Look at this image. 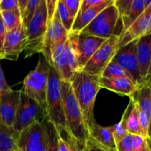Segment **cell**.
<instances>
[{
    "instance_id": "6da1fadb",
    "label": "cell",
    "mask_w": 151,
    "mask_h": 151,
    "mask_svg": "<svg viewBox=\"0 0 151 151\" xmlns=\"http://www.w3.org/2000/svg\"><path fill=\"white\" fill-rule=\"evenodd\" d=\"M100 77L90 75L83 71H77L72 75L70 83L77 102L80 106L87 130L94 122V107L99 90Z\"/></svg>"
},
{
    "instance_id": "7a4b0ae2",
    "label": "cell",
    "mask_w": 151,
    "mask_h": 151,
    "mask_svg": "<svg viewBox=\"0 0 151 151\" xmlns=\"http://www.w3.org/2000/svg\"><path fill=\"white\" fill-rule=\"evenodd\" d=\"M60 90L67 131L78 141L86 143L89 135L70 83L60 81Z\"/></svg>"
},
{
    "instance_id": "3957f363",
    "label": "cell",
    "mask_w": 151,
    "mask_h": 151,
    "mask_svg": "<svg viewBox=\"0 0 151 151\" xmlns=\"http://www.w3.org/2000/svg\"><path fill=\"white\" fill-rule=\"evenodd\" d=\"M46 112L47 118L55 125L58 132L67 131L60 90V80L55 69L51 66L49 67L46 94Z\"/></svg>"
},
{
    "instance_id": "277c9868",
    "label": "cell",
    "mask_w": 151,
    "mask_h": 151,
    "mask_svg": "<svg viewBox=\"0 0 151 151\" xmlns=\"http://www.w3.org/2000/svg\"><path fill=\"white\" fill-rule=\"evenodd\" d=\"M77 34L69 32L67 38L58 43L53 49L52 66L62 81L69 82L73 74L78 71L75 50Z\"/></svg>"
},
{
    "instance_id": "5b68a950",
    "label": "cell",
    "mask_w": 151,
    "mask_h": 151,
    "mask_svg": "<svg viewBox=\"0 0 151 151\" xmlns=\"http://www.w3.org/2000/svg\"><path fill=\"white\" fill-rule=\"evenodd\" d=\"M47 10L45 0H41L33 17L24 29L26 44L24 57L29 58L36 53H41L47 32Z\"/></svg>"
},
{
    "instance_id": "8992f818",
    "label": "cell",
    "mask_w": 151,
    "mask_h": 151,
    "mask_svg": "<svg viewBox=\"0 0 151 151\" xmlns=\"http://www.w3.org/2000/svg\"><path fill=\"white\" fill-rule=\"evenodd\" d=\"M49 67L44 58H40L37 66L24 79L22 92L38 103L46 110V94Z\"/></svg>"
},
{
    "instance_id": "52a82bcc",
    "label": "cell",
    "mask_w": 151,
    "mask_h": 151,
    "mask_svg": "<svg viewBox=\"0 0 151 151\" xmlns=\"http://www.w3.org/2000/svg\"><path fill=\"white\" fill-rule=\"evenodd\" d=\"M47 118L46 110L38 103L21 91L19 106L12 128L19 135L35 122H43Z\"/></svg>"
},
{
    "instance_id": "ba28073f",
    "label": "cell",
    "mask_w": 151,
    "mask_h": 151,
    "mask_svg": "<svg viewBox=\"0 0 151 151\" xmlns=\"http://www.w3.org/2000/svg\"><path fill=\"white\" fill-rule=\"evenodd\" d=\"M119 20V13L113 3L103 9L80 33L108 39L116 35L115 31Z\"/></svg>"
},
{
    "instance_id": "9c48e42d",
    "label": "cell",
    "mask_w": 151,
    "mask_h": 151,
    "mask_svg": "<svg viewBox=\"0 0 151 151\" xmlns=\"http://www.w3.org/2000/svg\"><path fill=\"white\" fill-rule=\"evenodd\" d=\"M118 41L117 35H112L106 39L81 71L92 76H101L105 68L111 61L117 51Z\"/></svg>"
},
{
    "instance_id": "30bf717a",
    "label": "cell",
    "mask_w": 151,
    "mask_h": 151,
    "mask_svg": "<svg viewBox=\"0 0 151 151\" xmlns=\"http://www.w3.org/2000/svg\"><path fill=\"white\" fill-rule=\"evenodd\" d=\"M137 39L119 47L112 60L119 65L131 78L134 84L139 87L144 83L140 75L137 59Z\"/></svg>"
},
{
    "instance_id": "8fae6325",
    "label": "cell",
    "mask_w": 151,
    "mask_h": 151,
    "mask_svg": "<svg viewBox=\"0 0 151 151\" xmlns=\"http://www.w3.org/2000/svg\"><path fill=\"white\" fill-rule=\"evenodd\" d=\"M45 121L35 122L20 133L18 147L21 151H46L47 132Z\"/></svg>"
},
{
    "instance_id": "7c38bea8",
    "label": "cell",
    "mask_w": 151,
    "mask_h": 151,
    "mask_svg": "<svg viewBox=\"0 0 151 151\" xmlns=\"http://www.w3.org/2000/svg\"><path fill=\"white\" fill-rule=\"evenodd\" d=\"M106 40L93 35L78 33L75 43L78 71H81L83 68L86 63Z\"/></svg>"
},
{
    "instance_id": "4fadbf2b",
    "label": "cell",
    "mask_w": 151,
    "mask_h": 151,
    "mask_svg": "<svg viewBox=\"0 0 151 151\" xmlns=\"http://www.w3.org/2000/svg\"><path fill=\"white\" fill-rule=\"evenodd\" d=\"M68 34L69 33L67 31L60 23L55 12L52 21L48 23L42 51H41L44 59L50 66H52V55L55 46L61 40L67 38Z\"/></svg>"
},
{
    "instance_id": "5bb4252c",
    "label": "cell",
    "mask_w": 151,
    "mask_h": 151,
    "mask_svg": "<svg viewBox=\"0 0 151 151\" xmlns=\"http://www.w3.org/2000/svg\"><path fill=\"white\" fill-rule=\"evenodd\" d=\"M151 6L147 7L135 22L119 36L118 48L151 33Z\"/></svg>"
},
{
    "instance_id": "9a60e30c",
    "label": "cell",
    "mask_w": 151,
    "mask_h": 151,
    "mask_svg": "<svg viewBox=\"0 0 151 151\" xmlns=\"http://www.w3.org/2000/svg\"><path fill=\"white\" fill-rule=\"evenodd\" d=\"M26 44V35L22 24L6 32L4 41V59L17 60Z\"/></svg>"
},
{
    "instance_id": "2e32d148",
    "label": "cell",
    "mask_w": 151,
    "mask_h": 151,
    "mask_svg": "<svg viewBox=\"0 0 151 151\" xmlns=\"http://www.w3.org/2000/svg\"><path fill=\"white\" fill-rule=\"evenodd\" d=\"M21 90L0 93V123L12 128L20 99Z\"/></svg>"
},
{
    "instance_id": "e0dca14e",
    "label": "cell",
    "mask_w": 151,
    "mask_h": 151,
    "mask_svg": "<svg viewBox=\"0 0 151 151\" xmlns=\"http://www.w3.org/2000/svg\"><path fill=\"white\" fill-rule=\"evenodd\" d=\"M114 4L117 9L122 22L121 33L126 30L145 10L144 0H114Z\"/></svg>"
},
{
    "instance_id": "ac0fdd59",
    "label": "cell",
    "mask_w": 151,
    "mask_h": 151,
    "mask_svg": "<svg viewBox=\"0 0 151 151\" xmlns=\"http://www.w3.org/2000/svg\"><path fill=\"white\" fill-rule=\"evenodd\" d=\"M137 59L142 81L150 80L151 33L137 39Z\"/></svg>"
},
{
    "instance_id": "d6986e66",
    "label": "cell",
    "mask_w": 151,
    "mask_h": 151,
    "mask_svg": "<svg viewBox=\"0 0 151 151\" xmlns=\"http://www.w3.org/2000/svg\"><path fill=\"white\" fill-rule=\"evenodd\" d=\"M98 83L100 88H106L121 95H125L128 97H130L138 88L131 80L127 78L111 79L100 77L98 79Z\"/></svg>"
},
{
    "instance_id": "ffe728a7",
    "label": "cell",
    "mask_w": 151,
    "mask_h": 151,
    "mask_svg": "<svg viewBox=\"0 0 151 151\" xmlns=\"http://www.w3.org/2000/svg\"><path fill=\"white\" fill-rule=\"evenodd\" d=\"M114 1V0H106L103 4L94 6L85 10L83 13H78L74 21L70 32L80 33L103 9L106 8L107 6L113 4Z\"/></svg>"
},
{
    "instance_id": "44dd1931",
    "label": "cell",
    "mask_w": 151,
    "mask_h": 151,
    "mask_svg": "<svg viewBox=\"0 0 151 151\" xmlns=\"http://www.w3.org/2000/svg\"><path fill=\"white\" fill-rule=\"evenodd\" d=\"M136 106L142 111L147 118H151V87L150 80L144 82V83L137 88V89L130 96Z\"/></svg>"
},
{
    "instance_id": "7402d4cb",
    "label": "cell",
    "mask_w": 151,
    "mask_h": 151,
    "mask_svg": "<svg viewBox=\"0 0 151 151\" xmlns=\"http://www.w3.org/2000/svg\"><path fill=\"white\" fill-rule=\"evenodd\" d=\"M89 137L105 146L116 149L114 139L112 133V127H104L97 123L96 121L93 122L88 128Z\"/></svg>"
},
{
    "instance_id": "603a6c76",
    "label": "cell",
    "mask_w": 151,
    "mask_h": 151,
    "mask_svg": "<svg viewBox=\"0 0 151 151\" xmlns=\"http://www.w3.org/2000/svg\"><path fill=\"white\" fill-rule=\"evenodd\" d=\"M120 122L126 128L128 134L133 135H141L137 107L132 100H130L129 104L125 109Z\"/></svg>"
},
{
    "instance_id": "cb8c5ba5",
    "label": "cell",
    "mask_w": 151,
    "mask_h": 151,
    "mask_svg": "<svg viewBox=\"0 0 151 151\" xmlns=\"http://www.w3.org/2000/svg\"><path fill=\"white\" fill-rule=\"evenodd\" d=\"M19 135L10 127L0 123V151H9L18 147Z\"/></svg>"
},
{
    "instance_id": "d4e9b609",
    "label": "cell",
    "mask_w": 151,
    "mask_h": 151,
    "mask_svg": "<svg viewBox=\"0 0 151 151\" xmlns=\"http://www.w3.org/2000/svg\"><path fill=\"white\" fill-rule=\"evenodd\" d=\"M6 31H10L22 24L21 14L19 9L0 13Z\"/></svg>"
},
{
    "instance_id": "484cf974",
    "label": "cell",
    "mask_w": 151,
    "mask_h": 151,
    "mask_svg": "<svg viewBox=\"0 0 151 151\" xmlns=\"http://www.w3.org/2000/svg\"><path fill=\"white\" fill-rule=\"evenodd\" d=\"M45 128L47 132V147L46 151H58V139L59 133L55 125L49 120L45 121Z\"/></svg>"
},
{
    "instance_id": "4316f807",
    "label": "cell",
    "mask_w": 151,
    "mask_h": 151,
    "mask_svg": "<svg viewBox=\"0 0 151 151\" xmlns=\"http://www.w3.org/2000/svg\"><path fill=\"white\" fill-rule=\"evenodd\" d=\"M55 12L58 17V19L60 20V23L62 24L63 27L67 31L68 33L70 32L75 19L71 16V15L69 14V12L67 11L66 7H64L63 4L62 3L61 0H58Z\"/></svg>"
},
{
    "instance_id": "83f0119b",
    "label": "cell",
    "mask_w": 151,
    "mask_h": 151,
    "mask_svg": "<svg viewBox=\"0 0 151 151\" xmlns=\"http://www.w3.org/2000/svg\"><path fill=\"white\" fill-rule=\"evenodd\" d=\"M100 77L105 78H111V79L112 78H127L131 80L128 74L118 63L113 60H111L105 68Z\"/></svg>"
},
{
    "instance_id": "f1b7e54d",
    "label": "cell",
    "mask_w": 151,
    "mask_h": 151,
    "mask_svg": "<svg viewBox=\"0 0 151 151\" xmlns=\"http://www.w3.org/2000/svg\"><path fill=\"white\" fill-rule=\"evenodd\" d=\"M40 1H41V0H28L26 8L24 9L23 13L21 14L22 24L24 29L27 27L29 22L33 17L35 10H36L38 4H40Z\"/></svg>"
},
{
    "instance_id": "f546056e",
    "label": "cell",
    "mask_w": 151,
    "mask_h": 151,
    "mask_svg": "<svg viewBox=\"0 0 151 151\" xmlns=\"http://www.w3.org/2000/svg\"><path fill=\"white\" fill-rule=\"evenodd\" d=\"M60 137L66 141L69 151H87L86 143L78 141L69 132L59 133Z\"/></svg>"
},
{
    "instance_id": "4dcf8cb0",
    "label": "cell",
    "mask_w": 151,
    "mask_h": 151,
    "mask_svg": "<svg viewBox=\"0 0 151 151\" xmlns=\"http://www.w3.org/2000/svg\"><path fill=\"white\" fill-rule=\"evenodd\" d=\"M135 104V103H134ZM136 106V105H135ZM137 107V106H136ZM137 114H138V121L139 125L141 136L144 138H150V120L147 118V115L137 107Z\"/></svg>"
},
{
    "instance_id": "1f68e13d",
    "label": "cell",
    "mask_w": 151,
    "mask_h": 151,
    "mask_svg": "<svg viewBox=\"0 0 151 151\" xmlns=\"http://www.w3.org/2000/svg\"><path fill=\"white\" fill-rule=\"evenodd\" d=\"M132 134H128L123 138L115 141L116 149L117 151H134L131 145Z\"/></svg>"
},
{
    "instance_id": "d6a6232c",
    "label": "cell",
    "mask_w": 151,
    "mask_h": 151,
    "mask_svg": "<svg viewBox=\"0 0 151 151\" xmlns=\"http://www.w3.org/2000/svg\"><path fill=\"white\" fill-rule=\"evenodd\" d=\"M86 145L87 151H117L116 149L111 148L100 144L91 137H88Z\"/></svg>"
},
{
    "instance_id": "836d02e7",
    "label": "cell",
    "mask_w": 151,
    "mask_h": 151,
    "mask_svg": "<svg viewBox=\"0 0 151 151\" xmlns=\"http://www.w3.org/2000/svg\"><path fill=\"white\" fill-rule=\"evenodd\" d=\"M61 1L71 16L75 19L79 11L81 0H61Z\"/></svg>"
},
{
    "instance_id": "e575fe53",
    "label": "cell",
    "mask_w": 151,
    "mask_h": 151,
    "mask_svg": "<svg viewBox=\"0 0 151 151\" xmlns=\"http://www.w3.org/2000/svg\"><path fill=\"white\" fill-rule=\"evenodd\" d=\"M112 127V133H113V137L114 139V142L116 140L120 139L123 138L124 137L128 134L126 128H125L123 125L121 123V122L115 124V125H111Z\"/></svg>"
},
{
    "instance_id": "d590c367",
    "label": "cell",
    "mask_w": 151,
    "mask_h": 151,
    "mask_svg": "<svg viewBox=\"0 0 151 151\" xmlns=\"http://www.w3.org/2000/svg\"><path fill=\"white\" fill-rule=\"evenodd\" d=\"M106 0H81L78 13H83L85 10L104 3Z\"/></svg>"
},
{
    "instance_id": "8d00e7d4",
    "label": "cell",
    "mask_w": 151,
    "mask_h": 151,
    "mask_svg": "<svg viewBox=\"0 0 151 151\" xmlns=\"http://www.w3.org/2000/svg\"><path fill=\"white\" fill-rule=\"evenodd\" d=\"M19 9L18 0H1L0 1V13L2 11H10Z\"/></svg>"
},
{
    "instance_id": "74e56055",
    "label": "cell",
    "mask_w": 151,
    "mask_h": 151,
    "mask_svg": "<svg viewBox=\"0 0 151 151\" xmlns=\"http://www.w3.org/2000/svg\"><path fill=\"white\" fill-rule=\"evenodd\" d=\"M131 145L134 151H139L145 146L146 138H144L141 135H133L131 139Z\"/></svg>"
},
{
    "instance_id": "f35d334b",
    "label": "cell",
    "mask_w": 151,
    "mask_h": 151,
    "mask_svg": "<svg viewBox=\"0 0 151 151\" xmlns=\"http://www.w3.org/2000/svg\"><path fill=\"white\" fill-rule=\"evenodd\" d=\"M47 10V22H50L55 13L58 0H45Z\"/></svg>"
},
{
    "instance_id": "ab89813d",
    "label": "cell",
    "mask_w": 151,
    "mask_h": 151,
    "mask_svg": "<svg viewBox=\"0 0 151 151\" xmlns=\"http://www.w3.org/2000/svg\"><path fill=\"white\" fill-rule=\"evenodd\" d=\"M6 29L3 24L2 19H1V14H0V60L1 59H4V38H5L6 34Z\"/></svg>"
},
{
    "instance_id": "60d3db41",
    "label": "cell",
    "mask_w": 151,
    "mask_h": 151,
    "mask_svg": "<svg viewBox=\"0 0 151 151\" xmlns=\"http://www.w3.org/2000/svg\"><path fill=\"white\" fill-rule=\"evenodd\" d=\"M10 89H11V88L6 81L4 72H3L2 69H1V65H0V93L9 91Z\"/></svg>"
},
{
    "instance_id": "b9f144b4",
    "label": "cell",
    "mask_w": 151,
    "mask_h": 151,
    "mask_svg": "<svg viewBox=\"0 0 151 151\" xmlns=\"http://www.w3.org/2000/svg\"><path fill=\"white\" fill-rule=\"evenodd\" d=\"M58 151H69L66 141L60 137V134L58 139Z\"/></svg>"
},
{
    "instance_id": "7bdbcfd3",
    "label": "cell",
    "mask_w": 151,
    "mask_h": 151,
    "mask_svg": "<svg viewBox=\"0 0 151 151\" xmlns=\"http://www.w3.org/2000/svg\"><path fill=\"white\" fill-rule=\"evenodd\" d=\"M28 0H18V6H19V10L20 12V14L23 13L24 9L26 8V6L27 4Z\"/></svg>"
},
{
    "instance_id": "ee69618b",
    "label": "cell",
    "mask_w": 151,
    "mask_h": 151,
    "mask_svg": "<svg viewBox=\"0 0 151 151\" xmlns=\"http://www.w3.org/2000/svg\"><path fill=\"white\" fill-rule=\"evenodd\" d=\"M139 151H151L150 150V138H146V145L142 149Z\"/></svg>"
},
{
    "instance_id": "f6af8a7d",
    "label": "cell",
    "mask_w": 151,
    "mask_h": 151,
    "mask_svg": "<svg viewBox=\"0 0 151 151\" xmlns=\"http://www.w3.org/2000/svg\"><path fill=\"white\" fill-rule=\"evenodd\" d=\"M144 6L145 7V9L147 7L151 6V1L150 0H144Z\"/></svg>"
},
{
    "instance_id": "bcb514c9",
    "label": "cell",
    "mask_w": 151,
    "mask_h": 151,
    "mask_svg": "<svg viewBox=\"0 0 151 151\" xmlns=\"http://www.w3.org/2000/svg\"><path fill=\"white\" fill-rule=\"evenodd\" d=\"M9 151H21V150H20V149L19 148V147H17V148L13 149V150H9Z\"/></svg>"
},
{
    "instance_id": "7dc6e473",
    "label": "cell",
    "mask_w": 151,
    "mask_h": 151,
    "mask_svg": "<svg viewBox=\"0 0 151 151\" xmlns=\"http://www.w3.org/2000/svg\"><path fill=\"white\" fill-rule=\"evenodd\" d=\"M0 1H1V0H0Z\"/></svg>"
}]
</instances>
